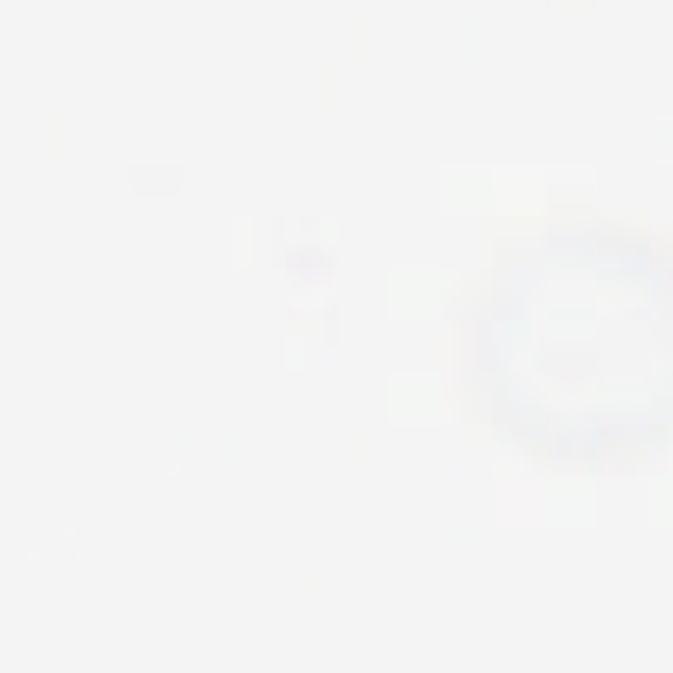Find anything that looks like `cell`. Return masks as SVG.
<instances>
[{
  "mask_svg": "<svg viewBox=\"0 0 673 673\" xmlns=\"http://www.w3.org/2000/svg\"><path fill=\"white\" fill-rule=\"evenodd\" d=\"M673 280L611 223L552 227L493 266L470 312L479 408L555 467H608L673 418Z\"/></svg>",
  "mask_w": 673,
  "mask_h": 673,
  "instance_id": "1",
  "label": "cell"
}]
</instances>
